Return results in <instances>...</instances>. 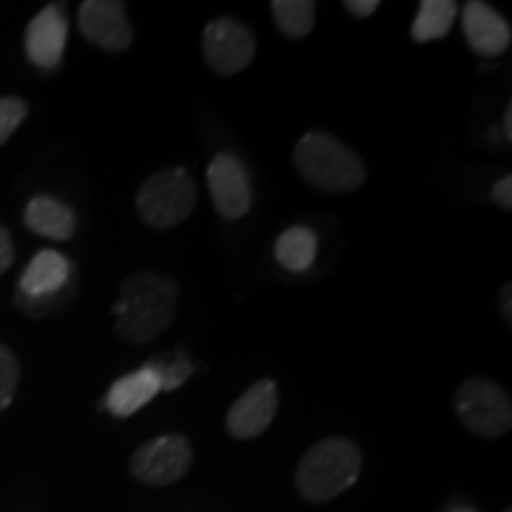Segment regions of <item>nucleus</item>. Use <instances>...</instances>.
<instances>
[{
    "label": "nucleus",
    "instance_id": "6ab92c4d",
    "mask_svg": "<svg viewBox=\"0 0 512 512\" xmlns=\"http://www.w3.org/2000/svg\"><path fill=\"white\" fill-rule=\"evenodd\" d=\"M150 366H155L159 377H162V392H174L176 387H181V384L195 373V363H190L185 351H178L171 363L150 361Z\"/></svg>",
    "mask_w": 512,
    "mask_h": 512
},
{
    "label": "nucleus",
    "instance_id": "f257e3e1",
    "mask_svg": "<svg viewBox=\"0 0 512 512\" xmlns=\"http://www.w3.org/2000/svg\"><path fill=\"white\" fill-rule=\"evenodd\" d=\"M178 285L169 275L138 271L121 283L114 304L117 335L128 344H147L169 330L178 313Z\"/></svg>",
    "mask_w": 512,
    "mask_h": 512
},
{
    "label": "nucleus",
    "instance_id": "4468645a",
    "mask_svg": "<svg viewBox=\"0 0 512 512\" xmlns=\"http://www.w3.org/2000/svg\"><path fill=\"white\" fill-rule=\"evenodd\" d=\"M162 392V377H159L155 366H147L133 370L124 377H119L107 392L105 408L114 418H131L140 408H145L155 396Z\"/></svg>",
    "mask_w": 512,
    "mask_h": 512
},
{
    "label": "nucleus",
    "instance_id": "9d476101",
    "mask_svg": "<svg viewBox=\"0 0 512 512\" xmlns=\"http://www.w3.org/2000/svg\"><path fill=\"white\" fill-rule=\"evenodd\" d=\"M278 413V387L273 380L252 384L238 401L230 406L226 427L235 439L261 437Z\"/></svg>",
    "mask_w": 512,
    "mask_h": 512
},
{
    "label": "nucleus",
    "instance_id": "2eb2a0df",
    "mask_svg": "<svg viewBox=\"0 0 512 512\" xmlns=\"http://www.w3.org/2000/svg\"><path fill=\"white\" fill-rule=\"evenodd\" d=\"M24 223L31 233L57 242L69 240L76 230V214L72 207L55 197H34L24 209Z\"/></svg>",
    "mask_w": 512,
    "mask_h": 512
},
{
    "label": "nucleus",
    "instance_id": "412c9836",
    "mask_svg": "<svg viewBox=\"0 0 512 512\" xmlns=\"http://www.w3.org/2000/svg\"><path fill=\"white\" fill-rule=\"evenodd\" d=\"M27 112L29 107L22 98H0V145L27 119Z\"/></svg>",
    "mask_w": 512,
    "mask_h": 512
},
{
    "label": "nucleus",
    "instance_id": "1a4fd4ad",
    "mask_svg": "<svg viewBox=\"0 0 512 512\" xmlns=\"http://www.w3.org/2000/svg\"><path fill=\"white\" fill-rule=\"evenodd\" d=\"M79 29L93 46L107 53H124L133 41L126 8L117 0H86L79 8Z\"/></svg>",
    "mask_w": 512,
    "mask_h": 512
},
{
    "label": "nucleus",
    "instance_id": "6e6552de",
    "mask_svg": "<svg viewBox=\"0 0 512 512\" xmlns=\"http://www.w3.org/2000/svg\"><path fill=\"white\" fill-rule=\"evenodd\" d=\"M207 188L211 202L223 219H242L252 207V183L245 164L230 152H221L211 159L207 169Z\"/></svg>",
    "mask_w": 512,
    "mask_h": 512
},
{
    "label": "nucleus",
    "instance_id": "9b49d317",
    "mask_svg": "<svg viewBox=\"0 0 512 512\" xmlns=\"http://www.w3.org/2000/svg\"><path fill=\"white\" fill-rule=\"evenodd\" d=\"M69 24L60 5H48L31 19L24 34V50L36 67L55 69L62 62L67 46Z\"/></svg>",
    "mask_w": 512,
    "mask_h": 512
},
{
    "label": "nucleus",
    "instance_id": "7ed1b4c3",
    "mask_svg": "<svg viewBox=\"0 0 512 512\" xmlns=\"http://www.w3.org/2000/svg\"><path fill=\"white\" fill-rule=\"evenodd\" d=\"M361 451L354 441L330 437L313 444L297 467V489L306 501L328 503L349 491L361 475Z\"/></svg>",
    "mask_w": 512,
    "mask_h": 512
},
{
    "label": "nucleus",
    "instance_id": "cd10ccee",
    "mask_svg": "<svg viewBox=\"0 0 512 512\" xmlns=\"http://www.w3.org/2000/svg\"><path fill=\"white\" fill-rule=\"evenodd\" d=\"M505 512H512V510H505Z\"/></svg>",
    "mask_w": 512,
    "mask_h": 512
},
{
    "label": "nucleus",
    "instance_id": "20e7f679",
    "mask_svg": "<svg viewBox=\"0 0 512 512\" xmlns=\"http://www.w3.org/2000/svg\"><path fill=\"white\" fill-rule=\"evenodd\" d=\"M195 181L185 169H164L138 188L136 211L150 228L169 230L195 209Z\"/></svg>",
    "mask_w": 512,
    "mask_h": 512
},
{
    "label": "nucleus",
    "instance_id": "bb28decb",
    "mask_svg": "<svg viewBox=\"0 0 512 512\" xmlns=\"http://www.w3.org/2000/svg\"><path fill=\"white\" fill-rule=\"evenodd\" d=\"M453 512H477L475 508H467V505H463V508H456Z\"/></svg>",
    "mask_w": 512,
    "mask_h": 512
},
{
    "label": "nucleus",
    "instance_id": "dca6fc26",
    "mask_svg": "<svg viewBox=\"0 0 512 512\" xmlns=\"http://www.w3.org/2000/svg\"><path fill=\"white\" fill-rule=\"evenodd\" d=\"M318 238L311 228L292 226L275 242V261L290 273L309 271L316 261Z\"/></svg>",
    "mask_w": 512,
    "mask_h": 512
},
{
    "label": "nucleus",
    "instance_id": "f3484780",
    "mask_svg": "<svg viewBox=\"0 0 512 512\" xmlns=\"http://www.w3.org/2000/svg\"><path fill=\"white\" fill-rule=\"evenodd\" d=\"M458 10V3H453V0H422L411 29L413 41L430 43L448 36L458 17Z\"/></svg>",
    "mask_w": 512,
    "mask_h": 512
},
{
    "label": "nucleus",
    "instance_id": "0eeeda50",
    "mask_svg": "<svg viewBox=\"0 0 512 512\" xmlns=\"http://www.w3.org/2000/svg\"><path fill=\"white\" fill-rule=\"evenodd\" d=\"M192 465V446L178 434H164L147 441L133 453V477L147 486H169L188 475Z\"/></svg>",
    "mask_w": 512,
    "mask_h": 512
},
{
    "label": "nucleus",
    "instance_id": "39448f33",
    "mask_svg": "<svg viewBox=\"0 0 512 512\" xmlns=\"http://www.w3.org/2000/svg\"><path fill=\"white\" fill-rule=\"evenodd\" d=\"M456 413L463 425L479 437H503L512 425V403L501 384L470 377L456 392Z\"/></svg>",
    "mask_w": 512,
    "mask_h": 512
},
{
    "label": "nucleus",
    "instance_id": "a878e982",
    "mask_svg": "<svg viewBox=\"0 0 512 512\" xmlns=\"http://www.w3.org/2000/svg\"><path fill=\"white\" fill-rule=\"evenodd\" d=\"M505 138H512V107L505 110Z\"/></svg>",
    "mask_w": 512,
    "mask_h": 512
},
{
    "label": "nucleus",
    "instance_id": "f03ea898",
    "mask_svg": "<svg viewBox=\"0 0 512 512\" xmlns=\"http://www.w3.org/2000/svg\"><path fill=\"white\" fill-rule=\"evenodd\" d=\"M292 162L306 183L323 192H354L366 183V164L351 147L323 131H309L294 145Z\"/></svg>",
    "mask_w": 512,
    "mask_h": 512
},
{
    "label": "nucleus",
    "instance_id": "423d86ee",
    "mask_svg": "<svg viewBox=\"0 0 512 512\" xmlns=\"http://www.w3.org/2000/svg\"><path fill=\"white\" fill-rule=\"evenodd\" d=\"M202 50L211 72L233 76L247 69L254 60L256 41L247 24L233 17H219L204 27Z\"/></svg>",
    "mask_w": 512,
    "mask_h": 512
},
{
    "label": "nucleus",
    "instance_id": "393cba45",
    "mask_svg": "<svg viewBox=\"0 0 512 512\" xmlns=\"http://www.w3.org/2000/svg\"><path fill=\"white\" fill-rule=\"evenodd\" d=\"M510 297H512V287H510V283L503 287L501 290V311H503V318H505V323H512V309H510Z\"/></svg>",
    "mask_w": 512,
    "mask_h": 512
},
{
    "label": "nucleus",
    "instance_id": "f8f14e48",
    "mask_svg": "<svg viewBox=\"0 0 512 512\" xmlns=\"http://www.w3.org/2000/svg\"><path fill=\"white\" fill-rule=\"evenodd\" d=\"M463 34L467 46L482 57L503 55L510 46V24L491 5L470 0L463 8Z\"/></svg>",
    "mask_w": 512,
    "mask_h": 512
},
{
    "label": "nucleus",
    "instance_id": "b1692460",
    "mask_svg": "<svg viewBox=\"0 0 512 512\" xmlns=\"http://www.w3.org/2000/svg\"><path fill=\"white\" fill-rule=\"evenodd\" d=\"M344 8H347L354 17H370L375 15V10L380 8V3H377V0H347Z\"/></svg>",
    "mask_w": 512,
    "mask_h": 512
},
{
    "label": "nucleus",
    "instance_id": "ddd939ff",
    "mask_svg": "<svg viewBox=\"0 0 512 512\" xmlns=\"http://www.w3.org/2000/svg\"><path fill=\"white\" fill-rule=\"evenodd\" d=\"M72 278V264L69 259L55 249L38 252L27 271L19 278V299L27 302H48L67 287Z\"/></svg>",
    "mask_w": 512,
    "mask_h": 512
},
{
    "label": "nucleus",
    "instance_id": "aec40b11",
    "mask_svg": "<svg viewBox=\"0 0 512 512\" xmlns=\"http://www.w3.org/2000/svg\"><path fill=\"white\" fill-rule=\"evenodd\" d=\"M19 384V363L12 351L0 344V411L10 406L12 399H15Z\"/></svg>",
    "mask_w": 512,
    "mask_h": 512
},
{
    "label": "nucleus",
    "instance_id": "5701e85b",
    "mask_svg": "<svg viewBox=\"0 0 512 512\" xmlns=\"http://www.w3.org/2000/svg\"><path fill=\"white\" fill-rule=\"evenodd\" d=\"M12 259H15V247H12L10 233L0 226V275L12 266Z\"/></svg>",
    "mask_w": 512,
    "mask_h": 512
},
{
    "label": "nucleus",
    "instance_id": "a211bd4d",
    "mask_svg": "<svg viewBox=\"0 0 512 512\" xmlns=\"http://www.w3.org/2000/svg\"><path fill=\"white\" fill-rule=\"evenodd\" d=\"M273 22L287 38H304L316 24V3L311 0H273Z\"/></svg>",
    "mask_w": 512,
    "mask_h": 512
},
{
    "label": "nucleus",
    "instance_id": "4be33fe9",
    "mask_svg": "<svg viewBox=\"0 0 512 512\" xmlns=\"http://www.w3.org/2000/svg\"><path fill=\"white\" fill-rule=\"evenodd\" d=\"M491 200L505 211L512 209V176H503L501 181H496L494 190H491Z\"/></svg>",
    "mask_w": 512,
    "mask_h": 512
}]
</instances>
